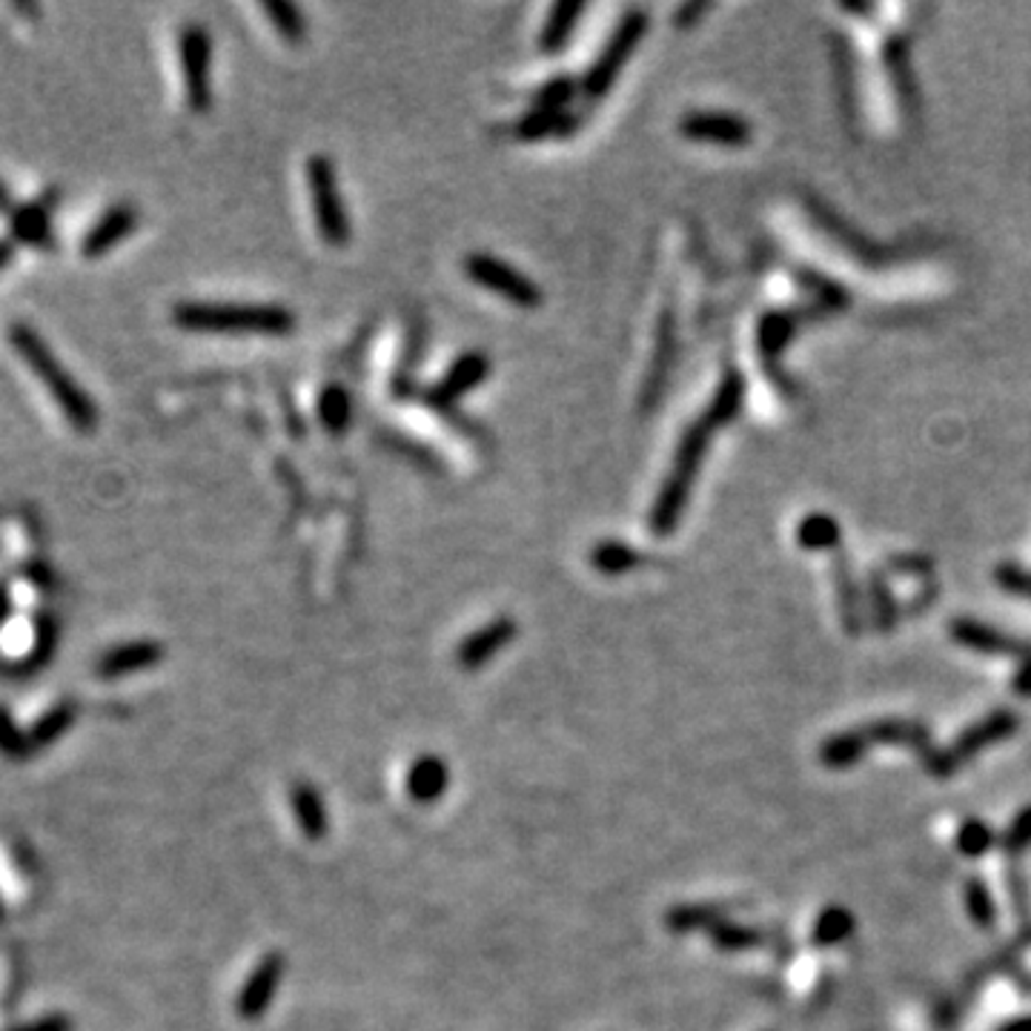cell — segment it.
Segmentation results:
<instances>
[{
	"label": "cell",
	"mask_w": 1031,
	"mask_h": 1031,
	"mask_svg": "<svg viewBox=\"0 0 1031 1031\" xmlns=\"http://www.w3.org/2000/svg\"><path fill=\"white\" fill-rule=\"evenodd\" d=\"M9 344L21 356V362L30 367L32 376L44 385V390L58 404L66 422L73 424L75 430H80V433H89V430L98 428V404H95V399L80 387L78 378L60 364V358L52 353V347L41 339L35 328H30L26 321H15L9 328Z\"/></svg>",
	"instance_id": "1"
},
{
	"label": "cell",
	"mask_w": 1031,
	"mask_h": 1031,
	"mask_svg": "<svg viewBox=\"0 0 1031 1031\" xmlns=\"http://www.w3.org/2000/svg\"><path fill=\"white\" fill-rule=\"evenodd\" d=\"M173 321L189 333H262L287 335L296 315L278 304H201L187 301L173 310Z\"/></svg>",
	"instance_id": "2"
},
{
	"label": "cell",
	"mask_w": 1031,
	"mask_h": 1031,
	"mask_svg": "<svg viewBox=\"0 0 1031 1031\" xmlns=\"http://www.w3.org/2000/svg\"><path fill=\"white\" fill-rule=\"evenodd\" d=\"M713 428L699 415L697 422L685 430L683 442L676 447L674 467H670L668 479L659 487V494L654 499V510H651V531L654 536H670L676 531V524L683 519L685 505L690 499L694 481L699 476L702 458L711 444Z\"/></svg>",
	"instance_id": "3"
},
{
	"label": "cell",
	"mask_w": 1031,
	"mask_h": 1031,
	"mask_svg": "<svg viewBox=\"0 0 1031 1031\" xmlns=\"http://www.w3.org/2000/svg\"><path fill=\"white\" fill-rule=\"evenodd\" d=\"M647 26H651V15H647L645 9H628L625 15L619 18L617 30L610 32L605 49L599 52V58L590 64L588 75L581 78V95H585L588 101H602L605 95L610 92V87L617 84L619 73H622L628 60H631L636 44L647 35Z\"/></svg>",
	"instance_id": "4"
},
{
	"label": "cell",
	"mask_w": 1031,
	"mask_h": 1031,
	"mask_svg": "<svg viewBox=\"0 0 1031 1031\" xmlns=\"http://www.w3.org/2000/svg\"><path fill=\"white\" fill-rule=\"evenodd\" d=\"M307 184H310V201H313V215L319 224V235L333 247H344L353 235L350 224L347 203L339 189L335 167L330 155L315 153L307 160Z\"/></svg>",
	"instance_id": "5"
},
{
	"label": "cell",
	"mask_w": 1031,
	"mask_h": 1031,
	"mask_svg": "<svg viewBox=\"0 0 1031 1031\" xmlns=\"http://www.w3.org/2000/svg\"><path fill=\"white\" fill-rule=\"evenodd\" d=\"M465 273L473 284L499 292L501 298H508L510 304L524 307V310H536V307H542V301H545L542 287H539L531 276H524L522 269H516L513 264L501 262V258H496V255L490 253L467 255Z\"/></svg>",
	"instance_id": "6"
},
{
	"label": "cell",
	"mask_w": 1031,
	"mask_h": 1031,
	"mask_svg": "<svg viewBox=\"0 0 1031 1031\" xmlns=\"http://www.w3.org/2000/svg\"><path fill=\"white\" fill-rule=\"evenodd\" d=\"M178 58L187 103L196 112H207L212 107V37L201 23H187L178 32Z\"/></svg>",
	"instance_id": "7"
},
{
	"label": "cell",
	"mask_w": 1031,
	"mask_h": 1031,
	"mask_svg": "<svg viewBox=\"0 0 1031 1031\" xmlns=\"http://www.w3.org/2000/svg\"><path fill=\"white\" fill-rule=\"evenodd\" d=\"M679 132L688 141H699V144H717V146H749L751 144V124L736 112H722V110H694L685 112L679 118Z\"/></svg>",
	"instance_id": "8"
},
{
	"label": "cell",
	"mask_w": 1031,
	"mask_h": 1031,
	"mask_svg": "<svg viewBox=\"0 0 1031 1031\" xmlns=\"http://www.w3.org/2000/svg\"><path fill=\"white\" fill-rule=\"evenodd\" d=\"M284 972H287V957L281 952H269L258 960V966L247 974V980L235 997V1011L241 1020H262L267 1015L269 1002L281 988Z\"/></svg>",
	"instance_id": "9"
},
{
	"label": "cell",
	"mask_w": 1031,
	"mask_h": 1031,
	"mask_svg": "<svg viewBox=\"0 0 1031 1031\" xmlns=\"http://www.w3.org/2000/svg\"><path fill=\"white\" fill-rule=\"evenodd\" d=\"M1017 728H1020V717H1017L1015 711H1009V708H997V711H991L988 717H983L980 722H974L972 728H966V731L952 742V749H945V760H949L952 768H960V765L974 760L980 751L1015 736Z\"/></svg>",
	"instance_id": "10"
},
{
	"label": "cell",
	"mask_w": 1031,
	"mask_h": 1031,
	"mask_svg": "<svg viewBox=\"0 0 1031 1031\" xmlns=\"http://www.w3.org/2000/svg\"><path fill=\"white\" fill-rule=\"evenodd\" d=\"M487 376H490V356L479 353V350H470V353L458 356L456 362L447 367V373L439 378L436 387H430L428 401L433 407H439V410H447V407L456 404L458 399H465L473 387H479Z\"/></svg>",
	"instance_id": "11"
},
{
	"label": "cell",
	"mask_w": 1031,
	"mask_h": 1031,
	"mask_svg": "<svg viewBox=\"0 0 1031 1031\" xmlns=\"http://www.w3.org/2000/svg\"><path fill=\"white\" fill-rule=\"evenodd\" d=\"M138 221L141 210L135 203H112L110 210L103 212L101 219L95 221L87 230V235L80 241V255H84V258H103V255L110 253V250H115L121 241H126L135 233Z\"/></svg>",
	"instance_id": "12"
},
{
	"label": "cell",
	"mask_w": 1031,
	"mask_h": 1031,
	"mask_svg": "<svg viewBox=\"0 0 1031 1031\" xmlns=\"http://www.w3.org/2000/svg\"><path fill=\"white\" fill-rule=\"evenodd\" d=\"M949 633H952V640L957 645L968 647V651H977V654L986 656H1029L1031 645L1023 640H1017V636H1009V633L997 631L991 625H983L977 619L972 617H957L952 619V625H949Z\"/></svg>",
	"instance_id": "13"
},
{
	"label": "cell",
	"mask_w": 1031,
	"mask_h": 1031,
	"mask_svg": "<svg viewBox=\"0 0 1031 1031\" xmlns=\"http://www.w3.org/2000/svg\"><path fill=\"white\" fill-rule=\"evenodd\" d=\"M516 631L519 628H516L513 617H496L494 622H487L485 628L462 640V645L456 647V665L462 670L485 668L487 662L516 640Z\"/></svg>",
	"instance_id": "14"
},
{
	"label": "cell",
	"mask_w": 1031,
	"mask_h": 1031,
	"mask_svg": "<svg viewBox=\"0 0 1031 1031\" xmlns=\"http://www.w3.org/2000/svg\"><path fill=\"white\" fill-rule=\"evenodd\" d=\"M164 656H167V647L155 640L124 642V645L110 647V651L98 659L95 674L101 676V679H121V676L141 674V670L155 668Z\"/></svg>",
	"instance_id": "15"
},
{
	"label": "cell",
	"mask_w": 1031,
	"mask_h": 1031,
	"mask_svg": "<svg viewBox=\"0 0 1031 1031\" xmlns=\"http://www.w3.org/2000/svg\"><path fill=\"white\" fill-rule=\"evenodd\" d=\"M52 207H55V192L35 198V201L18 203L12 215H9L12 241H21V244H30V247H49Z\"/></svg>",
	"instance_id": "16"
},
{
	"label": "cell",
	"mask_w": 1031,
	"mask_h": 1031,
	"mask_svg": "<svg viewBox=\"0 0 1031 1031\" xmlns=\"http://www.w3.org/2000/svg\"><path fill=\"white\" fill-rule=\"evenodd\" d=\"M451 785V768L444 763L442 756L436 754H422L410 768H407L404 788L407 797L419 802V806H430L439 802Z\"/></svg>",
	"instance_id": "17"
},
{
	"label": "cell",
	"mask_w": 1031,
	"mask_h": 1031,
	"mask_svg": "<svg viewBox=\"0 0 1031 1031\" xmlns=\"http://www.w3.org/2000/svg\"><path fill=\"white\" fill-rule=\"evenodd\" d=\"M868 745H908L917 754L925 756L931 751L929 728L911 719H877L872 725L860 728Z\"/></svg>",
	"instance_id": "18"
},
{
	"label": "cell",
	"mask_w": 1031,
	"mask_h": 1031,
	"mask_svg": "<svg viewBox=\"0 0 1031 1031\" xmlns=\"http://www.w3.org/2000/svg\"><path fill=\"white\" fill-rule=\"evenodd\" d=\"M290 808L298 822V829H301V834H304L307 840H324V836H328V806H324V797H321L315 785L292 783Z\"/></svg>",
	"instance_id": "19"
},
{
	"label": "cell",
	"mask_w": 1031,
	"mask_h": 1031,
	"mask_svg": "<svg viewBox=\"0 0 1031 1031\" xmlns=\"http://www.w3.org/2000/svg\"><path fill=\"white\" fill-rule=\"evenodd\" d=\"M745 390H749L745 376H742L736 367H728L722 381H719L717 392H713L711 404H708V410L702 413L705 422L711 424L713 430L725 428V424L734 422L736 415L742 413V404H745Z\"/></svg>",
	"instance_id": "20"
},
{
	"label": "cell",
	"mask_w": 1031,
	"mask_h": 1031,
	"mask_svg": "<svg viewBox=\"0 0 1031 1031\" xmlns=\"http://www.w3.org/2000/svg\"><path fill=\"white\" fill-rule=\"evenodd\" d=\"M802 315H808V310H779V313L765 315L763 324H760V353H763L765 370L774 378H777L779 353L785 350Z\"/></svg>",
	"instance_id": "21"
},
{
	"label": "cell",
	"mask_w": 1031,
	"mask_h": 1031,
	"mask_svg": "<svg viewBox=\"0 0 1031 1031\" xmlns=\"http://www.w3.org/2000/svg\"><path fill=\"white\" fill-rule=\"evenodd\" d=\"M585 3L581 0H559L556 7L551 9V15H547L545 26L539 32V49L545 52V55H556V52L565 49V44L574 35L576 23L579 18L585 15Z\"/></svg>",
	"instance_id": "22"
},
{
	"label": "cell",
	"mask_w": 1031,
	"mask_h": 1031,
	"mask_svg": "<svg viewBox=\"0 0 1031 1031\" xmlns=\"http://www.w3.org/2000/svg\"><path fill=\"white\" fill-rule=\"evenodd\" d=\"M590 567H596L599 574L605 576H622L633 567H640L645 562L640 551L628 542H619V539H602V542H596L588 553Z\"/></svg>",
	"instance_id": "23"
},
{
	"label": "cell",
	"mask_w": 1031,
	"mask_h": 1031,
	"mask_svg": "<svg viewBox=\"0 0 1031 1031\" xmlns=\"http://www.w3.org/2000/svg\"><path fill=\"white\" fill-rule=\"evenodd\" d=\"M579 126V118H574L565 110H533L531 115H524L516 126V138L519 141H542V138H559V135H570Z\"/></svg>",
	"instance_id": "24"
},
{
	"label": "cell",
	"mask_w": 1031,
	"mask_h": 1031,
	"mask_svg": "<svg viewBox=\"0 0 1031 1031\" xmlns=\"http://www.w3.org/2000/svg\"><path fill=\"white\" fill-rule=\"evenodd\" d=\"M868 751V740L863 736V731H843V734H834L820 745V763L825 768L834 771H845L854 768Z\"/></svg>",
	"instance_id": "25"
},
{
	"label": "cell",
	"mask_w": 1031,
	"mask_h": 1031,
	"mask_svg": "<svg viewBox=\"0 0 1031 1031\" xmlns=\"http://www.w3.org/2000/svg\"><path fill=\"white\" fill-rule=\"evenodd\" d=\"M728 908L725 906H711V902H685V906H674L665 914V925L674 934H688V931L708 929L711 931L717 922L725 920Z\"/></svg>",
	"instance_id": "26"
},
{
	"label": "cell",
	"mask_w": 1031,
	"mask_h": 1031,
	"mask_svg": "<svg viewBox=\"0 0 1031 1031\" xmlns=\"http://www.w3.org/2000/svg\"><path fill=\"white\" fill-rule=\"evenodd\" d=\"M851 934H854V914L843 906H829L822 908L817 922H813L811 943L817 949H831V945L845 943Z\"/></svg>",
	"instance_id": "27"
},
{
	"label": "cell",
	"mask_w": 1031,
	"mask_h": 1031,
	"mask_svg": "<svg viewBox=\"0 0 1031 1031\" xmlns=\"http://www.w3.org/2000/svg\"><path fill=\"white\" fill-rule=\"evenodd\" d=\"M797 542L806 551H834L840 545V524L829 513H811L797 524Z\"/></svg>",
	"instance_id": "28"
},
{
	"label": "cell",
	"mask_w": 1031,
	"mask_h": 1031,
	"mask_svg": "<svg viewBox=\"0 0 1031 1031\" xmlns=\"http://www.w3.org/2000/svg\"><path fill=\"white\" fill-rule=\"evenodd\" d=\"M319 419L330 433H344L353 422V399L347 387L328 385L319 396Z\"/></svg>",
	"instance_id": "29"
},
{
	"label": "cell",
	"mask_w": 1031,
	"mask_h": 1031,
	"mask_svg": "<svg viewBox=\"0 0 1031 1031\" xmlns=\"http://www.w3.org/2000/svg\"><path fill=\"white\" fill-rule=\"evenodd\" d=\"M75 717H78V711H75L73 702H60V705H55L52 711H46V717L37 719L30 731L32 751L44 749V745H52V742H58L60 736L75 725Z\"/></svg>",
	"instance_id": "30"
},
{
	"label": "cell",
	"mask_w": 1031,
	"mask_h": 1031,
	"mask_svg": "<svg viewBox=\"0 0 1031 1031\" xmlns=\"http://www.w3.org/2000/svg\"><path fill=\"white\" fill-rule=\"evenodd\" d=\"M886 64L888 73H891L894 87L900 92V98L906 101L908 110H914L917 103V92H914V75H911V66H908V49L906 41L900 35L888 37L886 44Z\"/></svg>",
	"instance_id": "31"
},
{
	"label": "cell",
	"mask_w": 1031,
	"mask_h": 1031,
	"mask_svg": "<svg viewBox=\"0 0 1031 1031\" xmlns=\"http://www.w3.org/2000/svg\"><path fill=\"white\" fill-rule=\"evenodd\" d=\"M711 940L722 952H749V949H756V945L765 943L763 931L749 929V925H740V922L731 920L717 922L711 929Z\"/></svg>",
	"instance_id": "32"
},
{
	"label": "cell",
	"mask_w": 1031,
	"mask_h": 1031,
	"mask_svg": "<svg viewBox=\"0 0 1031 1031\" xmlns=\"http://www.w3.org/2000/svg\"><path fill=\"white\" fill-rule=\"evenodd\" d=\"M262 9L269 15L273 26H276L287 41H304L307 21L304 12H301L296 3H290V0H264Z\"/></svg>",
	"instance_id": "33"
},
{
	"label": "cell",
	"mask_w": 1031,
	"mask_h": 1031,
	"mask_svg": "<svg viewBox=\"0 0 1031 1031\" xmlns=\"http://www.w3.org/2000/svg\"><path fill=\"white\" fill-rule=\"evenodd\" d=\"M963 897H966V911L972 917V922L977 929H995L997 922V906L991 900V891L983 879L972 877L963 888Z\"/></svg>",
	"instance_id": "34"
},
{
	"label": "cell",
	"mask_w": 1031,
	"mask_h": 1031,
	"mask_svg": "<svg viewBox=\"0 0 1031 1031\" xmlns=\"http://www.w3.org/2000/svg\"><path fill=\"white\" fill-rule=\"evenodd\" d=\"M995 845H997V834L991 831V825H988V822L974 820V817H972V820H966L963 825H960L957 851L963 854V857H972V860L986 857L988 851L995 849Z\"/></svg>",
	"instance_id": "35"
},
{
	"label": "cell",
	"mask_w": 1031,
	"mask_h": 1031,
	"mask_svg": "<svg viewBox=\"0 0 1031 1031\" xmlns=\"http://www.w3.org/2000/svg\"><path fill=\"white\" fill-rule=\"evenodd\" d=\"M576 89H579V84H576L570 75H553L551 80H545V84L533 92V107H536V110L553 112L565 110L567 103L576 98Z\"/></svg>",
	"instance_id": "36"
},
{
	"label": "cell",
	"mask_w": 1031,
	"mask_h": 1031,
	"mask_svg": "<svg viewBox=\"0 0 1031 1031\" xmlns=\"http://www.w3.org/2000/svg\"><path fill=\"white\" fill-rule=\"evenodd\" d=\"M836 590H840V608H843L845 631L860 633L857 588H854V581L849 579V570H845V559H836Z\"/></svg>",
	"instance_id": "37"
},
{
	"label": "cell",
	"mask_w": 1031,
	"mask_h": 1031,
	"mask_svg": "<svg viewBox=\"0 0 1031 1031\" xmlns=\"http://www.w3.org/2000/svg\"><path fill=\"white\" fill-rule=\"evenodd\" d=\"M1000 845L1009 857H1017V854H1023L1026 849H1031V806H1026L1023 811H1017V817L1011 820L1006 834L1000 836Z\"/></svg>",
	"instance_id": "38"
},
{
	"label": "cell",
	"mask_w": 1031,
	"mask_h": 1031,
	"mask_svg": "<svg viewBox=\"0 0 1031 1031\" xmlns=\"http://www.w3.org/2000/svg\"><path fill=\"white\" fill-rule=\"evenodd\" d=\"M0 751L9 756H23L30 754V734H21L15 725V719L9 717L3 708H0Z\"/></svg>",
	"instance_id": "39"
},
{
	"label": "cell",
	"mask_w": 1031,
	"mask_h": 1031,
	"mask_svg": "<svg viewBox=\"0 0 1031 1031\" xmlns=\"http://www.w3.org/2000/svg\"><path fill=\"white\" fill-rule=\"evenodd\" d=\"M995 581L1000 585L1002 590H1009V594H1017V596H1023V599H1031V570H1026V567L1011 565V562H1006V565H997Z\"/></svg>",
	"instance_id": "40"
},
{
	"label": "cell",
	"mask_w": 1031,
	"mask_h": 1031,
	"mask_svg": "<svg viewBox=\"0 0 1031 1031\" xmlns=\"http://www.w3.org/2000/svg\"><path fill=\"white\" fill-rule=\"evenodd\" d=\"M872 594H874L872 602H874V610H877L879 628H883V631H888V628L894 625L897 608H894V599H891V594H888L886 581L879 579V576H874V579H872Z\"/></svg>",
	"instance_id": "41"
},
{
	"label": "cell",
	"mask_w": 1031,
	"mask_h": 1031,
	"mask_svg": "<svg viewBox=\"0 0 1031 1031\" xmlns=\"http://www.w3.org/2000/svg\"><path fill=\"white\" fill-rule=\"evenodd\" d=\"M12 1031H73V1020L66 1015H46L32 1020V1023L15 1026Z\"/></svg>",
	"instance_id": "42"
},
{
	"label": "cell",
	"mask_w": 1031,
	"mask_h": 1031,
	"mask_svg": "<svg viewBox=\"0 0 1031 1031\" xmlns=\"http://www.w3.org/2000/svg\"><path fill=\"white\" fill-rule=\"evenodd\" d=\"M1011 688H1015L1017 697L1031 699V654L1020 662V668H1017L1015 679H1011Z\"/></svg>",
	"instance_id": "43"
},
{
	"label": "cell",
	"mask_w": 1031,
	"mask_h": 1031,
	"mask_svg": "<svg viewBox=\"0 0 1031 1031\" xmlns=\"http://www.w3.org/2000/svg\"><path fill=\"white\" fill-rule=\"evenodd\" d=\"M708 9H711L708 3H685V7L676 12V26H679V30H685V26H694V23H697V18L705 15Z\"/></svg>",
	"instance_id": "44"
},
{
	"label": "cell",
	"mask_w": 1031,
	"mask_h": 1031,
	"mask_svg": "<svg viewBox=\"0 0 1031 1031\" xmlns=\"http://www.w3.org/2000/svg\"><path fill=\"white\" fill-rule=\"evenodd\" d=\"M12 258H15V241L0 239V273L12 264Z\"/></svg>",
	"instance_id": "45"
},
{
	"label": "cell",
	"mask_w": 1031,
	"mask_h": 1031,
	"mask_svg": "<svg viewBox=\"0 0 1031 1031\" xmlns=\"http://www.w3.org/2000/svg\"><path fill=\"white\" fill-rule=\"evenodd\" d=\"M9 613H12V596H9L7 581H0V625L7 622Z\"/></svg>",
	"instance_id": "46"
},
{
	"label": "cell",
	"mask_w": 1031,
	"mask_h": 1031,
	"mask_svg": "<svg viewBox=\"0 0 1031 1031\" xmlns=\"http://www.w3.org/2000/svg\"><path fill=\"white\" fill-rule=\"evenodd\" d=\"M15 207L18 203H15V198H12V192H9V187L0 181V215H12Z\"/></svg>",
	"instance_id": "47"
},
{
	"label": "cell",
	"mask_w": 1031,
	"mask_h": 1031,
	"mask_svg": "<svg viewBox=\"0 0 1031 1031\" xmlns=\"http://www.w3.org/2000/svg\"><path fill=\"white\" fill-rule=\"evenodd\" d=\"M1000 1031H1031V1017H1020V1020H1011V1023L1002 1026Z\"/></svg>",
	"instance_id": "48"
},
{
	"label": "cell",
	"mask_w": 1031,
	"mask_h": 1031,
	"mask_svg": "<svg viewBox=\"0 0 1031 1031\" xmlns=\"http://www.w3.org/2000/svg\"><path fill=\"white\" fill-rule=\"evenodd\" d=\"M0 914H3V906H0Z\"/></svg>",
	"instance_id": "49"
}]
</instances>
